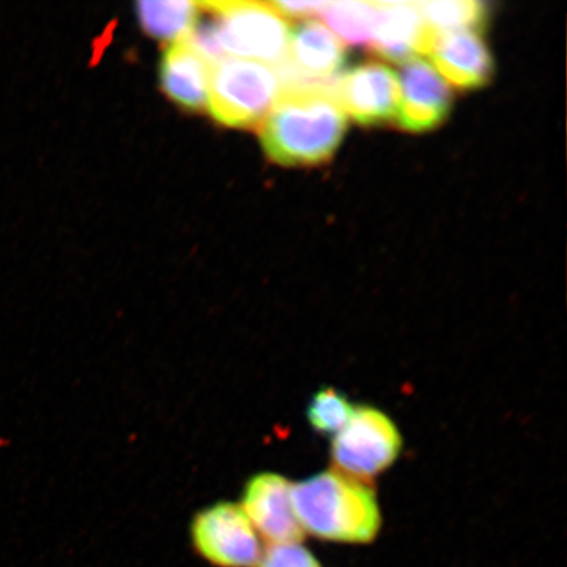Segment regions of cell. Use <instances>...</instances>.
Wrapping results in <instances>:
<instances>
[{
  "instance_id": "5",
  "label": "cell",
  "mask_w": 567,
  "mask_h": 567,
  "mask_svg": "<svg viewBox=\"0 0 567 567\" xmlns=\"http://www.w3.org/2000/svg\"><path fill=\"white\" fill-rule=\"evenodd\" d=\"M401 450V432L384 411L359 406L332 439L331 458L336 471L367 482L392 466Z\"/></svg>"
},
{
  "instance_id": "14",
  "label": "cell",
  "mask_w": 567,
  "mask_h": 567,
  "mask_svg": "<svg viewBox=\"0 0 567 567\" xmlns=\"http://www.w3.org/2000/svg\"><path fill=\"white\" fill-rule=\"evenodd\" d=\"M425 24L435 34L484 30L488 11L476 0H431L416 2Z\"/></svg>"
},
{
  "instance_id": "9",
  "label": "cell",
  "mask_w": 567,
  "mask_h": 567,
  "mask_svg": "<svg viewBox=\"0 0 567 567\" xmlns=\"http://www.w3.org/2000/svg\"><path fill=\"white\" fill-rule=\"evenodd\" d=\"M292 484L276 473H259L247 481L243 512L251 526L271 545L297 544L305 532L292 506Z\"/></svg>"
},
{
  "instance_id": "15",
  "label": "cell",
  "mask_w": 567,
  "mask_h": 567,
  "mask_svg": "<svg viewBox=\"0 0 567 567\" xmlns=\"http://www.w3.org/2000/svg\"><path fill=\"white\" fill-rule=\"evenodd\" d=\"M137 16L144 30L159 40H177L187 35L196 23L198 3L182 2H140Z\"/></svg>"
},
{
  "instance_id": "2",
  "label": "cell",
  "mask_w": 567,
  "mask_h": 567,
  "mask_svg": "<svg viewBox=\"0 0 567 567\" xmlns=\"http://www.w3.org/2000/svg\"><path fill=\"white\" fill-rule=\"evenodd\" d=\"M290 496L302 530L322 540L368 544L379 535V501L367 482L326 471L297 482Z\"/></svg>"
},
{
  "instance_id": "12",
  "label": "cell",
  "mask_w": 567,
  "mask_h": 567,
  "mask_svg": "<svg viewBox=\"0 0 567 567\" xmlns=\"http://www.w3.org/2000/svg\"><path fill=\"white\" fill-rule=\"evenodd\" d=\"M439 74L460 90L486 86L494 74V60L477 32L435 34L427 53Z\"/></svg>"
},
{
  "instance_id": "6",
  "label": "cell",
  "mask_w": 567,
  "mask_h": 567,
  "mask_svg": "<svg viewBox=\"0 0 567 567\" xmlns=\"http://www.w3.org/2000/svg\"><path fill=\"white\" fill-rule=\"evenodd\" d=\"M190 536L198 555L218 567H258L264 556L257 530L234 503L202 509L194 517Z\"/></svg>"
},
{
  "instance_id": "19",
  "label": "cell",
  "mask_w": 567,
  "mask_h": 567,
  "mask_svg": "<svg viewBox=\"0 0 567 567\" xmlns=\"http://www.w3.org/2000/svg\"><path fill=\"white\" fill-rule=\"evenodd\" d=\"M284 18L305 19L319 16L328 2H269Z\"/></svg>"
},
{
  "instance_id": "7",
  "label": "cell",
  "mask_w": 567,
  "mask_h": 567,
  "mask_svg": "<svg viewBox=\"0 0 567 567\" xmlns=\"http://www.w3.org/2000/svg\"><path fill=\"white\" fill-rule=\"evenodd\" d=\"M340 109L363 126H380L399 116V76L384 63L365 62L339 75L331 86Z\"/></svg>"
},
{
  "instance_id": "3",
  "label": "cell",
  "mask_w": 567,
  "mask_h": 567,
  "mask_svg": "<svg viewBox=\"0 0 567 567\" xmlns=\"http://www.w3.org/2000/svg\"><path fill=\"white\" fill-rule=\"evenodd\" d=\"M281 92L279 70L266 63L226 59L210 65L207 105L213 118L225 126L264 123Z\"/></svg>"
},
{
  "instance_id": "16",
  "label": "cell",
  "mask_w": 567,
  "mask_h": 567,
  "mask_svg": "<svg viewBox=\"0 0 567 567\" xmlns=\"http://www.w3.org/2000/svg\"><path fill=\"white\" fill-rule=\"evenodd\" d=\"M319 16L346 44L371 45L378 17L375 2H328Z\"/></svg>"
},
{
  "instance_id": "10",
  "label": "cell",
  "mask_w": 567,
  "mask_h": 567,
  "mask_svg": "<svg viewBox=\"0 0 567 567\" xmlns=\"http://www.w3.org/2000/svg\"><path fill=\"white\" fill-rule=\"evenodd\" d=\"M401 102L396 122L411 133L435 130L450 116L452 92L441 74L417 56L403 63L400 76Z\"/></svg>"
},
{
  "instance_id": "4",
  "label": "cell",
  "mask_w": 567,
  "mask_h": 567,
  "mask_svg": "<svg viewBox=\"0 0 567 567\" xmlns=\"http://www.w3.org/2000/svg\"><path fill=\"white\" fill-rule=\"evenodd\" d=\"M202 4L215 21L219 45L228 59L276 68L287 61L290 27L271 3L221 0Z\"/></svg>"
},
{
  "instance_id": "8",
  "label": "cell",
  "mask_w": 567,
  "mask_h": 567,
  "mask_svg": "<svg viewBox=\"0 0 567 567\" xmlns=\"http://www.w3.org/2000/svg\"><path fill=\"white\" fill-rule=\"evenodd\" d=\"M347 60L343 42L318 21L309 20L290 31L286 62L278 66L282 89L330 87Z\"/></svg>"
},
{
  "instance_id": "13",
  "label": "cell",
  "mask_w": 567,
  "mask_h": 567,
  "mask_svg": "<svg viewBox=\"0 0 567 567\" xmlns=\"http://www.w3.org/2000/svg\"><path fill=\"white\" fill-rule=\"evenodd\" d=\"M209 71L210 63L184 35L175 40L162 56V87L184 109L200 111L208 101Z\"/></svg>"
},
{
  "instance_id": "18",
  "label": "cell",
  "mask_w": 567,
  "mask_h": 567,
  "mask_svg": "<svg viewBox=\"0 0 567 567\" xmlns=\"http://www.w3.org/2000/svg\"><path fill=\"white\" fill-rule=\"evenodd\" d=\"M258 567H321L311 553L297 544L271 545L261 556Z\"/></svg>"
},
{
  "instance_id": "11",
  "label": "cell",
  "mask_w": 567,
  "mask_h": 567,
  "mask_svg": "<svg viewBox=\"0 0 567 567\" xmlns=\"http://www.w3.org/2000/svg\"><path fill=\"white\" fill-rule=\"evenodd\" d=\"M378 17L371 49L388 61L405 63L427 54L435 33L422 17L416 2H375Z\"/></svg>"
},
{
  "instance_id": "17",
  "label": "cell",
  "mask_w": 567,
  "mask_h": 567,
  "mask_svg": "<svg viewBox=\"0 0 567 567\" xmlns=\"http://www.w3.org/2000/svg\"><path fill=\"white\" fill-rule=\"evenodd\" d=\"M354 408L338 389L323 388L311 399L307 416L311 427L322 435H337L351 420Z\"/></svg>"
},
{
  "instance_id": "1",
  "label": "cell",
  "mask_w": 567,
  "mask_h": 567,
  "mask_svg": "<svg viewBox=\"0 0 567 567\" xmlns=\"http://www.w3.org/2000/svg\"><path fill=\"white\" fill-rule=\"evenodd\" d=\"M331 86L282 89L260 126L269 158L281 166H316L332 158L344 138L347 115Z\"/></svg>"
}]
</instances>
